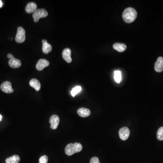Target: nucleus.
<instances>
[{
    "label": "nucleus",
    "instance_id": "obj_1",
    "mask_svg": "<svg viewBox=\"0 0 163 163\" xmlns=\"http://www.w3.org/2000/svg\"><path fill=\"white\" fill-rule=\"evenodd\" d=\"M137 16V11L132 7L127 8L122 13V18L126 23H132L136 19Z\"/></svg>",
    "mask_w": 163,
    "mask_h": 163
},
{
    "label": "nucleus",
    "instance_id": "obj_2",
    "mask_svg": "<svg viewBox=\"0 0 163 163\" xmlns=\"http://www.w3.org/2000/svg\"><path fill=\"white\" fill-rule=\"evenodd\" d=\"M82 149V145L80 143L77 142H76L75 144L70 143L65 147V152L67 156H71L75 153L81 151Z\"/></svg>",
    "mask_w": 163,
    "mask_h": 163
},
{
    "label": "nucleus",
    "instance_id": "obj_3",
    "mask_svg": "<svg viewBox=\"0 0 163 163\" xmlns=\"http://www.w3.org/2000/svg\"><path fill=\"white\" fill-rule=\"evenodd\" d=\"M48 13L45 9H37L33 14V17L34 22H38L41 18H45L48 15Z\"/></svg>",
    "mask_w": 163,
    "mask_h": 163
},
{
    "label": "nucleus",
    "instance_id": "obj_4",
    "mask_svg": "<svg viewBox=\"0 0 163 163\" xmlns=\"http://www.w3.org/2000/svg\"><path fill=\"white\" fill-rule=\"evenodd\" d=\"M26 31L22 27H19L15 36V40L17 43H23L26 40Z\"/></svg>",
    "mask_w": 163,
    "mask_h": 163
},
{
    "label": "nucleus",
    "instance_id": "obj_5",
    "mask_svg": "<svg viewBox=\"0 0 163 163\" xmlns=\"http://www.w3.org/2000/svg\"><path fill=\"white\" fill-rule=\"evenodd\" d=\"M1 89L4 93L7 94H11L14 92L13 89L12 88V83L9 81H6L1 85Z\"/></svg>",
    "mask_w": 163,
    "mask_h": 163
},
{
    "label": "nucleus",
    "instance_id": "obj_6",
    "mask_svg": "<svg viewBox=\"0 0 163 163\" xmlns=\"http://www.w3.org/2000/svg\"><path fill=\"white\" fill-rule=\"evenodd\" d=\"M60 119L59 117L56 115H53L51 116L50 119V124H51L50 127L53 130H56L58 128L59 124Z\"/></svg>",
    "mask_w": 163,
    "mask_h": 163
},
{
    "label": "nucleus",
    "instance_id": "obj_7",
    "mask_svg": "<svg viewBox=\"0 0 163 163\" xmlns=\"http://www.w3.org/2000/svg\"><path fill=\"white\" fill-rule=\"evenodd\" d=\"M130 134V130L127 127H123L119 132L120 137L123 140H126L129 137Z\"/></svg>",
    "mask_w": 163,
    "mask_h": 163
},
{
    "label": "nucleus",
    "instance_id": "obj_8",
    "mask_svg": "<svg viewBox=\"0 0 163 163\" xmlns=\"http://www.w3.org/2000/svg\"><path fill=\"white\" fill-rule=\"evenodd\" d=\"M50 65V62L45 59H40L38 61L36 65V68L38 70L41 71L45 68L48 67Z\"/></svg>",
    "mask_w": 163,
    "mask_h": 163
},
{
    "label": "nucleus",
    "instance_id": "obj_9",
    "mask_svg": "<svg viewBox=\"0 0 163 163\" xmlns=\"http://www.w3.org/2000/svg\"><path fill=\"white\" fill-rule=\"evenodd\" d=\"M71 55V50L69 48L64 49L62 52L63 58L68 63H70L72 61Z\"/></svg>",
    "mask_w": 163,
    "mask_h": 163
},
{
    "label": "nucleus",
    "instance_id": "obj_10",
    "mask_svg": "<svg viewBox=\"0 0 163 163\" xmlns=\"http://www.w3.org/2000/svg\"><path fill=\"white\" fill-rule=\"evenodd\" d=\"M155 69L157 72H162L163 71V58L159 57L155 63Z\"/></svg>",
    "mask_w": 163,
    "mask_h": 163
},
{
    "label": "nucleus",
    "instance_id": "obj_11",
    "mask_svg": "<svg viewBox=\"0 0 163 163\" xmlns=\"http://www.w3.org/2000/svg\"><path fill=\"white\" fill-rule=\"evenodd\" d=\"M77 113L79 116L82 117H88L91 114V112L89 109L84 107L78 109L77 111Z\"/></svg>",
    "mask_w": 163,
    "mask_h": 163
},
{
    "label": "nucleus",
    "instance_id": "obj_12",
    "mask_svg": "<svg viewBox=\"0 0 163 163\" xmlns=\"http://www.w3.org/2000/svg\"><path fill=\"white\" fill-rule=\"evenodd\" d=\"M9 64L12 68H19L21 66V62L19 59L13 58L9 61Z\"/></svg>",
    "mask_w": 163,
    "mask_h": 163
},
{
    "label": "nucleus",
    "instance_id": "obj_13",
    "mask_svg": "<svg viewBox=\"0 0 163 163\" xmlns=\"http://www.w3.org/2000/svg\"><path fill=\"white\" fill-rule=\"evenodd\" d=\"M42 43H43L42 50L43 53L45 54H48L50 52L52 51V47L50 44L48 43L47 40L45 39H43Z\"/></svg>",
    "mask_w": 163,
    "mask_h": 163
},
{
    "label": "nucleus",
    "instance_id": "obj_14",
    "mask_svg": "<svg viewBox=\"0 0 163 163\" xmlns=\"http://www.w3.org/2000/svg\"><path fill=\"white\" fill-rule=\"evenodd\" d=\"M37 6L34 2H29L26 6V11L27 13L34 12L37 10Z\"/></svg>",
    "mask_w": 163,
    "mask_h": 163
},
{
    "label": "nucleus",
    "instance_id": "obj_15",
    "mask_svg": "<svg viewBox=\"0 0 163 163\" xmlns=\"http://www.w3.org/2000/svg\"><path fill=\"white\" fill-rule=\"evenodd\" d=\"M30 85L31 87L34 88L36 91H39L41 88V84L39 81L37 79L33 78L30 82Z\"/></svg>",
    "mask_w": 163,
    "mask_h": 163
},
{
    "label": "nucleus",
    "instance_id": "obj_16",
    "mask_svg": "<svg viewBox=\"0 0 163 163\" xmlns=\"http://www.w3.org/2000/svg\"><path fill=\"white\" fill-rule=\"evenodd\" d=\"M113 48L114 50H116L119 52H123L125 51L126 49V45L122 43H116L114 44Z\"/></svg>",
    "mask_w": 163,
    "mask_h": 163
},
{
    "label": "nucleus",
    "instance_id": "obj_17",
    "mask_svg": "<svg viewBox=\"0 0 163 163\" xmlns=\"http://www.w3.org/2000/svg\"><path fill=\"white\" fill-rule=\"evenodd\" d=\"M20 159L18 155H14L6 159V163H19L20 161Z\"/></svg>",
    "mask_w": 163,
    "mask_h": 163
},
{
    "label": "nucleus",
    "instance_id": "obj_18",
    "mask_svg": "<svg viewBox=\"0 0 163 163\" xmlns=\"http://www.w3.org/2000/svg\"><path fill=\"white\" fill-rule=\"evenodd\" d=\"M114 79L117 83H120L121 80V74L120 71L116 70L114 72Z\"/></svg>",
    "mask_w": 163,
    "mask_h": 163
},
{
    "label": "nucleus",
    "instance_id": "obj_19",
    "mask_svg": "<svg viewBox=\"0 0 163 163\" xmlns=\"http://www.w3.org/2000/svg\"><path fill=\"white\" fill-rule=\"evenodd\" d=\"M81 90H82V88H81V86H78L75 87V88L72 89V90L71 92L72 96L73 97H75L76 95L78 93H79L81 91Z\"/></svg>",
    "mask_w": 163,
    "mask_h": 163
},
{
    "label": "nucleus",
    "instance_id": "obj_20",
    "mask_svg": "<svg viewBox=\"0 0 163 163\" xmlns=\"http://www.w3.org/2000/svg\"><path fill=\"white\" fill-rule=\"evenodd\" d=\"M157 138L159 140H163V127L159 129L157 133Z\"/></svg>",
    "mask_w": 163,
    "mask_h": 163
},
{
    "label": "nucleus",
    "instance_id": "obj_21",
    "mask_svg": "<svg viewBox=\"0 0 163 163\" xmlns=\"http://www.w3.org/2000/svg\"><path fill=\"white\" fill-rule=\"evenodd\" d=\"M48 161V157L47 156H41L39 159V163H47Z\"/></svg>",
    "mask_w": 163,
    "mask_h": 163
},
{
    "label": "nucleus",
    "instance_id": "obj_22",
    "mask_svg": "<svg viewBox=\"0 0 163 163\" xmlns=\"http://www.w3.org/2000/svg\"><path fill=\"white\" fill-rule=\"evenodd\" d=\"M90 163H100L99 159L96 157H94L90 160Z\"/></svg>",
    "mask_w": 163,
    "mask_h": 163
},
{
    "label": "nucleus",
    "instance_id": "obj_23",
    "mask_svg": "<svg viewBox=\"0 0 163 163\" xmlns=\"http://www.w3.org/2000/svg\"><path fill=\"white\" fill-rule=\"evenodd\" d=\"M7 57L8 58H10V59H12V58H14L12 54H11V53H9V54H8Z\"/></svg>",
    "mask_w": 163,
    "mask_h": 163
},
{
    "label": "nucleus",
    "instance_id": "obj_24",
    "mask_svg": "<svg viewBox=\"0 0 163 163\" xmlns=\"http://www.w3.org/2000/svg\"><path fill=\"white\" fill-rule=\"evenodd\" d=\"M2 6H3V3H2L1 0H0V8L2 7Z\"/></svg>",
    "mask_w": 163,
    "mask_h": 163
},
{
    "label": "nucleus",
    "instance_id": "obj_25",
    "mask_svg": "<svg viewBox=\"0 0 163 163\" xmlns=\"http://www.w3.org/2000/svg\"><path fill=\"white\" fill-rule=\"evenodd\" d=\"M2 115H0V121H1V120H2Z\"/></svg>",
    "mask_w": 163,
    "mask_h": 163
}]
</instances>
